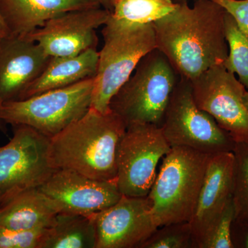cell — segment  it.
<instances>
[{"instance_id":"24","label":"cell","mask_w":248,"mask_h":248,"mask_svg":"<svg viewBox=\"0 0 248 248\" xmlns=\"http://www.w3.org/2000/svg\"><path fill=\"white\" fill-rule=\"evenodd\" d=\"M234 218V205L231 197L199 248H234L231 240V228Z\"/></svg>"},{"instance_id":"11","label":"cell","mask_w":248,"mask_h":248,"mask_svg":"<svg viewBox=\"0 0 248 248\" xmlns=\"http://www.w3.org/2000/svg\"><path fill=\"white\" fill-rule=\"evenodd\" d=\"M109 16L110 12L101 6L68 11L25 37L40 45L50 58L76 56L97 48L96 29L105 25Z\"/></svg>"},{"instance_id":"14","label":"cell","mask_w":248,"mask_h":248,"mask_svg":"<svg viewBox=\"0 0 248 248\" xmlns=\"http://www.w3.org/2000/svg\"><path fill=\"white\" fill-rule=\"evenodd\" d=\"M50 57L33 41L14 37L0 41V103L19 100L48 64Z\"/></svg>"},{"instance_id":"29","label":"cell","mask_w":248,"mask_h":248,"mask_svg":"<svg viewBox=\"0 0 248 248\" xmlns=\"http://www.w3.org/2000/svg\"><path fill=\"white\" fill-rule=\"evenodd\" d=\"M104 9L108 10L111 13L113 10L116 0H95Z\"/></svg>"},{"instance_id":"5","label":"cell","mask_w":248,"mask_h":248,"mask_svg":"<svg viewBox=\"0 0 248 248\" xmlns=\"http://www.w3.org/2000/svg\"><path fill=\"white\" fill-rule=\"evenodd\" d=\"M102 35L104 43L99 51L91 108L106 113L110 111L111 99L156 44L153 23L127 25L108 17Z\"/></svg>"},{"instance_id":"1","label":"cell","mask_w":248,"mask_h":248,"mask_svg":"<svg viewBox=\"0 0 248 248\" xmlns=\"http://www.w3.org/2000/svg\"><path fill=\"white\" fill-rule=\"evenodd\" d=\"M226 11L213 0L178 3L171 14L153 23L156 48L179 76L192 80L218 65L229 53L224 32Z\"/></svg>"},{"instance_id":"21","label":"cell","mask_w":248,"mask_h":248,"mask_svg":"<svg viewBox=\"0 0 248 248\" xmlns=\"http://www.w3.org/2000/svg\"><path fill=\"white\" fill-rule=\"evenodd\" d=\"M224 32L229 53L223 66L230 73H236L239 81L248 91V35L227 11L224 17Z\"/></svg>"},{"instance_id":"6","label":"cell","mask_w":248,"mask_h":248,"mask_svg":"<svg viewBox=\"0 0 248 248\" xmlns=\"http://www.w3.org/2000/svg\"><path fill=\"white\" fill-rule=\"evenodd\" d=\"M94 78L27 98L0 104V120L25 125L53 138L82 117L92 104Z\"/></svg>"},{"instance_id":"16","label":"cell","mask_w":248,"mask_h":248,"mask_svg":"<svg viewBox=\"0 0 248 248\" xmlns=\"http://www.w3.org/2000/svg\"><path fill=\"white\" fill-rule=\"evenodd\" d=\"M97 6H101L95 0H0V13L10 35L19 37H25L60 15Z\"/></svg>"},{"instance_id":"20","label":"cell","mask_w":248,"mask_h":248,"mask_svg":"<svg viewBox=\"0 0 248 248\" xmlns=\"http://www.w3.org/2000/svg\"><path fill=\"white\" fill-rule=\"evenodd\" d=\"M173 0H116L109 18L121 24L154 23L177 9Z\"/></svg>"},{"instance_id":"34","label":"cell","mask_w":248,"mask_h":248,"mask_svg":"<svg viewBox=\"0 0 248 248\" xmlns=\"http://www.w3.org/2000/svg\"><path fill=\"white\" fill-rule=\"evenodd\" d=\"M1 38H0V41H1Z\"/></svg>"},{"instance_id":"33","label":"cell","mask_w":248,"mask_h":248,"mask_svg":"<svg viewBox=\"0 0 248 248\" xmlns=\"http://www.w3.org/2000/svg\"><path fill=\"white\" fill-rule=\"evenodd\" d=\"M0 104H1V103H0ZM1 122V120H0V122Z\"/></svg>"},{"instance_id":"27","label":"cell","mask_w":248,"mask_h":248,"mask_svg":"<svg viewBox=\"0 0 248 248\" xmlns=\"http://www.w3.org/2000/svg\"><path fill=\"white\" fill-rule=\"evenodd\" d=\"M231 240L234 248H248V220L234 218L232 224Z\"/></svg>"},{"instance_id":"32","label":"cell","mask_w":248,"mask_h":248,"mask_svg":"<svg viewBox=\"0 0 248 248\" xmlns=\"http://www.w3.org/2000/svg\"><path fill=\"white\" fill-rule=\"evenodd\" d=\"M3 192L0 190V202H1V198H2Z\"/></svg>"},{"instance_id":"15","label":"cell","mask_w":248,"mask_h":248,"mask_svg":"<svg viewBox=\"0 0 248 248\" xmlns=\"http://www.w3.org/2000/svg\"><path fill=\"white\" fill-rule=\"evenodd\" d=\"M233 152L210 155L203 184L190 223L195 248H199L232 197Z\"/></svg>"},{"instance_id":"8","label":"cell","mask_w":248,"mask_h":248,"mask_svg":"<svg viewBox=\"0 0 248 248\" xmlns=\"http://www.w3.org/2000/svg\"><path fill=\"white\" fill-rule=\"evenodd\" d=\"M170 149L161 127L151 124L127 127L117 150V182L122 195L148 196L160 159Z\"/></svg>"},{"instance_id":"2","label":"cell","mask_w":248,"mask_h":248,"mask_svg":"<svg viewBox=\"0 0 248 248\" xmlns=\"http://www.w3.org/2000/svg\"><path fill=\"white\" fill-rule=\"evenodd\" d=\"M125 130L123 121L112 111L102 113L91 108L50 138L54 167L96 180H117V150Z\"/></svg>"},{"instance_id":"30","label":"cell","mask_w":248,"mask_h":248,"mask_svg":"<svg viewBox=\"0 0 248 248\" xmlns=\"http://www.w3.org/2000/svg\"><path fill=\"white\" fill-rule=\"evenodd\" d=\"M244 100L246 107H247L248 108V91H246V93H245Z\"/></svg>"},{"instance_id":"3","label":"cell","mask_w":248,"mask_h":248,"mask_svg":"<svg viewBox=\"0 0 248 248\" xmlns=\"http://www.w3.org/2000/svg\"><path fill=\"white\" fill-rule=\"evenodd\" d=\"M210 155L188 147L175 146L163 157L148 195L156 226L190 221Z\"/></svg>"},{"instance_id":"31","label":"cell","mask_w":248,"mask_h":248,"mask_svg":"<svg viewBox=\"0 0 248 248\" xmlns=\"http://www.w3.org/2000/svg\"><path fill=\"white\" fill-rule=\"evenodd\" d=\"M188 0H174V2L176 3H183V2H187Z\"/></svg>"},{"instance_id":"12","label":"cell","mask_w":248,"mask_h":248,"mask_svg":"<svg viewBox=\"0 0 248 248\" xmlns=\"http://www.w3.org/2000/svg\"><path fill=\"white\" fill-rule=\"evenodd\" d=\"M148 196L122 198L110 208L93 214L97 231L96 248H140L158 226Z\"/></svg>"},{"instance_id":"22","label":"cell","mask_w":248,"mask_h":248,"mask_svg":"<svg viewBox=\"0 0 248 248\" xmlns=\"http://www.w3.org/2000/svg\"><path fill=\"white\" fill-rule=\"evenodd\" d=\"M232 198L235 218L248 220V143H236Z\"/></svg>"},{"instance_id":"4","label":"cell","mask_w":248,"mask_h":248,"mask_svg":"<svg viewBox=\"0 0 248 248\" xmlns=\"http://www.w3.org/2000/svg\"><path fill=\"white\" fill-rule=\"evenodd\" d=\"M180 76L158 48L143 57L111 99L109 109L127 127L151 124L161 127L164 112Z\"/></svg>"},{"instance_id":"19","label":"cell","mask_w":248,"mask_h":248,"mask_svg":"<svg viewBox=\"0 0 248 248\" xmlns=\"http://www.w3.org/2000/svg\"><path fill=\"white\" fill-rule=\"evenodd\" d=\"M97 241L91 215L60 212L46 228L40 248H96Z\"/></svg>"},{"instance_id":"25","label":"cell","mask_w":248,"mask_h":248,"mask_svg":"<svg viewBox=\"0 0 248 248\" xmlns=\"http://www.w3.org/2000/svg\"><path fill=\"white\" fill-rule=\"evenodd\" d=\"M45 230L20 231L0 226V248H40Z\"/></svg>"},{"instance_id":"10","label":"cell","mask_w":248,"mask_h":248,"mask_svg":"<svg viewBox=\"0 0 248 248\" xmlns=\"http://www.w3.org/2000/svg\"><path fill=\"white\" fill-rule=\"evenodd\" d=\"M197 107L212 116L236 143H248L247 89L223 65L209 68L190 80Z\"/></svg>"},{"instance_id":"7","label":"cell","mask_w":248,"mask_h":248,"mask_svg":"<svg viewBox=\"0 0 248 248\" xmlns=\"http://www.w3.org/2000/svg\"><path fill=\"white\" fill-rule=\"evenodd\" d=\"M161 128L171 147L215 155L233 152L236 144L211 115L197 107L191 81L183 77L170 97Z\"/></svg>"},{"instance_id":"17","label":"cell","mask_w":248,"mask_h":248,"mask_svg":"<svg viewBox=\"0 0 248 248\" xmlns=\"http://www.w3.org/2000/svg\"><path fill=\"white\" fill-rule=\"evenodd\" d=\"M60 209L38 187L3 194L0 226L13 230L45 229L53 225Z\"/></svg>"},{"instance_id":"18","label":"cell","mask_w":248,"mask_h":248,"mask_svg":"<svg viewBox=\"0 0 248 248\" xmlns=\"http://www.w3.org/2000/svg\"><path fill=\"white\" fill-rule=\"evenodd\" d=\"M98 60L97 48H90L76 56L52 57L40 76L23 93L19 100L94 78Z\"/></svg>"},{"instance_id":"26","label":"cell","mask_w":248,"mask_h":248,"mask_svg":"<svg viewBox=\"0 0 248 248\" xmlns=\"http://www.w3.org/2000/svg\"><path fill=\"white\" fill-rule=\"evenodd\" d=\"M234 17L241 30L248 35V0H213Z\"/></svg>"},{"instance_id":"9","label":"cell","mask_w":248,"mask_h":248,"mask_svg":"<svg viewBox=\"0 0 248 248\" xmlns=\"http://www.w3.org/2000/svg\"><path fill=\"white\" fill-rule=\"evenodd\" d=\"M14 136L0 147V190L3 194L38 187L56 169L50 140L31 127L14 125Z\"/></svg>"},{"instance_id":"23","label":"cell","mask_w":248,"mask_h":248,"mask_svg":"<svg viewBox=\"0 0 248 248\" xmlns=\"http://www.w3.org/2000/svg\"><path fill=\"white\" fill-rule=\"evenodd\" d=\"M140 248H195L190 222L158 227Z\"/></svg>"},{"instance_id":"28","label":"cell","mask_w":248,"mask_h":248,"mask_svg":"<svg viewBox=\"0 0 248 248\" xmlns=\"http://www.w3.org/2000/svg\"><path fill=\"white\" fill-rule=\"evenodd\" d=\"M11 36L9 29H8L7 26L4 20L1 13H0V38H6Z\"/></svg>"},{"instance_id":"13","label":"cell","mask_w":248,"mask_h":248,"mask_svg":"<svg viewBox=\"0 0 248 248\" xmlns=\"http://www.w3.org/2000/svg\"><path fill=\"white\" fill-rule=\"evenodd\" d=\"M38 188L60 212L84 215L110 208L122 197L117 180H96L66 169L56 170Z\"/></svg>"}]
</instances>
